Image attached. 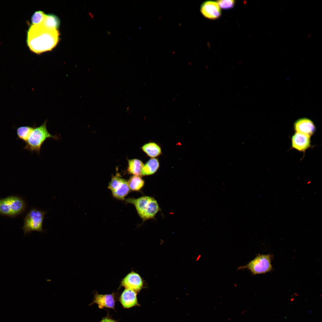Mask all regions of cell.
Returning <instances> with one entry per match:
<instances>
[{
  "label": "cell",
  "instance_id": "6da1fadb",
  "mask_svg": "<svg viewBox=\"0 0 322 322\" xmlns=\"http://www.w3.org/2000/svg\"><path fill=\"white\" fill-rule=\"evenodd\" d=\"M59 36L58 30L47 28L41 24H32L27 32V44L32 52L40 54L55 48L59 41Z\"/></svg>",
  "mask_w": 322,
  "mask_h": 322
},
{
  "label": "cell",
  "instance_id": "7a4b0ae2",
  "mask_svg": "<svg viewBox=\"0 0 322 322\" xmlns=\"http://www.w3.org/2000/svg\"><path fill=\"white\" fill-rule=\"evenodd\" d=\"M126 202L133 205L143 222L154 219L157 213L161 211L157 200L153 197L143 196L137 198H129Z\"/></svg>",
  "mask_w": 322,
  "mask_h": 322
},
{
  "label": "cell",
  "instance_id": "3957f363",
  "mask_svg": "<svg viewBox=\"0 0 322 322\" xmlns=\"http://www.w3.org/2000/svg\"><path fill=\"white\" fill-rule=\"evenodd\" d=\"M47 122L46 120L40 126L34 128L26 142L25 147L26 149L39 153L41 146L47 139H58L57 136L53 135L49 132L47 128Z\"/></svg>",
  "mask_w": 322,
  "mask_h": 322
},
{
  "label": "cell",
  "instance_id": "277c9868",
  "mask_svg": "<svg viewBox=\"0 0 322 322\" xmlns=\"http://www.w3.org/2000/svg\"><path fill=\"white\" fill-rule=\"evenodd\" d=\"M47 212L33 208L27 213L24 219L22 227L24 235L36 231L40 233L45 232L42 228L44 216Z\"/></svg>",
  "mask_w": 322,
  "mask_h": 322
},
{
  "label": "cell",
  "instance_id": "5b68a950",
  "mask_svg": "<svg viewBox=\"0 0 322 322\" xmlns=\"http://www.w3.org/2000/svg\"><path fill=\"white\" fill-rule=\"evenodd\" d=\"M24 202L17 196H10L0 199V214L14 216L22 212L24 209Z\"/></svg>",
  "mask_w": 322,
  "mask_h": 322
},
{
  "label": "cell",
  "instance_id": "8992f818",
  "mask_svg": "<svg viewBox=\"0 0 322 322\" xmlns=\"http://www.w3.org/2000/svg\"><path fill=\"white\" fill-rule=\"evenodd\" d=\"M271 258L270 254L258 255L246 265L239 267L238 270L247 269L255 275L265 273L272 269Z\"/></svg>",
  "mask_w": 322,
  "mask_h": 322
},
{
  "label": "cell",
  "instance_id": "52a82bcc",
  "mask_svg": "<svg viewBox=\"0 0 322 322\" xmlns=\"http://www.w3.org/2000/svg\"><path fill=\"white\" fill-rule=\"evenodd\" d=\"M108 188L114 197L120 200H123L130 190L128 181L117 175L112 177Z\"/></svg>",
  "mask_w": 322,
  "mask_h": 322
},
{
  "label": "cell",
  "instance_id": "ba28073f",
  "mask_svg": "<svg viewBox=\"0 0 322 322\" xmlns=\"http://www.w3.org/2000/svg\"><path fill=\"white\" fill-rule=\"evenodd\" d=\"M120 287L132 290L138 293L143 288V280L139 274L132 271L122 280Z\"/></svg>",
  "mask_w": 322,
  "mask_h": 322
},
{
  "label": "cell",
  "instance_id": "9c48e42d",
  "mask_svg": "<svg viewBox=\"0 0 322 322\" xmlns=\"http://www.w3.org/2000/svg\"><path fill=\"white\" fill-rule=\"evenodd\" d=\"M116 294L113 292L111 294H102L95 292L92 301L89 305L96 304L100 309L108 308L115 310Z\"/></svg>",
  "mask_w": 322,
  "mask_h": 322
},
{
  "label": "cell",
  "instance_id": "30bf717a",
  "mask_svg": "<svg viewBox=\"0 0 322 322\" xmlns=\"http://www.w3.org/2000/svg\"><path fill=\"white\" fill-rule=\"evenodd\" d=\"M200 12L205 18L210 19L219 18L221 15V11L216 2L207 1L203 2L200 6Z\"/></svg>",
  "mask_w": 322,
  "mask_h": 322
},
{
  "label": "cell",
  "instance_id": "8fae6325",
  "mask_svg": "<svg viewBox=\"0 0 322 322\" xmlns=\"http://www.w3.org/2000/svg\"><path fill=\"white\" fill-rule=\"evenodd\" d=\"M294 129L296 132L311 137L315 133L316 127L313 121L306 117L300 118L294 124Z\"/></svg>",
  "mask_w": 322,
  "mask_h": 322
},
{
  "label": "cell",
  "instance_id": "7c38bea8",
  "mask_svg": "<svg viewBox=\"0 0 322 322\" xmlns=\"http://www.w3.org/2000/svg\"><path fill=\"white\" fill-rule=\"evenodd\" d=\"M291 143L292 148L304 152L311 146L310 137L295 132L292 136Z\"/></svg>",
  "mask_w": 322,
  "mask_h": 322
},
{
  "label": "cell",
  "instance_id": "4fadbf2b",
  "mask_svg": "<svg viewBox=\"0 0 322 322\" xmlns=\"http://www.w3.org/2000/svg\"><path fill=\"white\" fill-rule=\"evenodd\" d=\"M137 293L131 290L125 289L120 295L119 300L123 307L129 309L139 306L138 302Z\"/></svg>",
  "mask_w": 322,
  "mask_h": 322
},
{
  "label": "cell",
  "instance_id": "5bb4252c",
  "mask_svg": "<svg viewBox=\"0 0 322 322\" xmlns=\"http://www.w3.org/2000/svg\"><path fill=\"white\" fill-rule=\"evenodd\" d=\"M142 150L148 156L155 158L162 154L161 147L154 142H150L144 145L141 148Z\"/></svg>",
  "mask_w": 322,
  "mask_h": 322
},
{
  "label": "cell",
  "instance_id": "9a60e30c",
  "mask_svg": "<svg viewBox=\"0 0 322 322\" xmlns=\"http://www.w3.org/2000/svg\"><path fill=\"white\" fill-rule=\"evenodd\" d=\"M160 167L158 159L151 158L144 165L142 170V175H150L155 174Z\"/></svg>",
  "mask_w": 322,
  "mask_h": 322
},
{
  "label": "cell",
  "instance_id": "2e32d148",
  "mask_svg": "<svg viewBox=\"0 0 322 322\" xmlns=\"http://www.w3.org/2000/svg\"><path fill=\"white\" fill-rule=\"evenodd\" d=\"M144 165L143 162L137 159L130 160L128 161V171L134 175H142V170Z\"/></svg>",
  "mask_w": 322,
  "mask_h": 322
},
{
  "label": "cell",
  "instance_id": "e0dca14e",
  "mask_svg": "<svg viewBox=\"0 0 322 322\" xmlns=\"http://www.w3.org/2000/svg\"><path fill=\"white\" fill-rule=\"evenodd\" d=\"M41 24L47 28L58 30L60 26V21L56 15L49 14L45 15Z\"/></svg>",
  "mask_w": 322,
  "mask_h": 322
},
{
  "label": "cell",
  "instance_id": "ac0fdd59",
  "mask_svg": "<svg viewBox=\"0 0 322 322\" xmlns=\"http://www.w3.org/2000/svg\"><path fill=\"white\" fill-rule=\"evenodd\" d=\"M128 182L130 189L134 191H140L145 184L144 180L140 176L136 175L131 177Z\"/></svg>",
  "mask_w": 322,
  "mask_h": 322
},
{
  "label": "cell",
  "instance_id": "d6986e66",
  "mask_svg": "<svg viewBox=\"0 0 322 322\" xmlns=\"http://www.w3.org/2000/svg\"><path fill=\"white\" fill-rule=\"evenodd\" d=\"M34 128L29 126H23L18 127L17 133L18 138L26 142Z\"/></svg>",
  "mask_w": 322,
  "mask_h": 322
},
{
  "label": "cell",
  "instance_id": "ffe728a7",
  "mask_svg": "<svg viewBox=\"0 0 322 322\" xmlns=\"http://www.w3.org/2000/svg\"><path fill=\"white\" fill-rule=\"evenodd\" d=\"M45 14L41 11L39 10L35 12L32 16L31 22L32 25H37L41 24L45 16Z\"/></svg>",
  "mask_w": 322,
  "mask_h": 322
},
{
  "label": "cell",
  "instance_id": "44dd1931",
  "mask_svg": "<svg viewBox=\"0 0 322 322\" xmlns=\"http://www.w3.org/2000/svg\"><path fill=\"white\" fill-rule=\"evenodd\" d=\"M219 7L224 10H228L234 7L235 1L233 0H221L216 1Z\"/></svg>",
  "mask_w": 322,
  "mask_h": 322
},
{
  "label": "cell",
  "instance_id": "7402d4cb",
  "mask_svg": "<svg viewBox=\"0 0 322 322\" xmlns=\"http://www.w3.org/2000/svg\"><path fill=\"white\" fill-rule=\"evenodd\" d=\"M100 322H117V321L114 320L110 317L107 316L102 318Z\"/></svg>",
  "mask_w": 322,
  "mask_h": 322
}]
</instances>
